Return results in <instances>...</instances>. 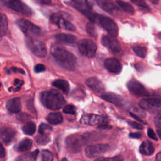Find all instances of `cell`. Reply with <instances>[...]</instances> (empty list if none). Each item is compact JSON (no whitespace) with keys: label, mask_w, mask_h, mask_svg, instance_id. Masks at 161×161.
<instances>
[{"label":"cell","mask_w":161,"mask_h":161,"mask_svg":"<svg viewBox=\"0 0 161 161\" xmlns=\"http://www.w3.org/2000/svg\"><path fill=\"white\" fill-rule=\"evenodd\" d=\"M139 106L143 109H150L153 108L161 107V97H153L142 99L139 102Z\"/></svg>","instance_id":"obj_16"},{"label":"cell","mask_w":161,"mask_h":161,"mask_svg":"<svg viewBox=\"0 0 161 161\" xmlns=\"http://www.w3.org/2000/svg\"><path fill=\"white\" fill-rule=\"evenodd\" d=\"M117 4L125 11L132 14L134 13V8L130 3L122 0H116Z\"/></svg>","instance_id":"obj_30"},{"label":"cell","mask_w":161,"mask_h":161,"mask_svg":"<svg viewBox=\"0 0 161 161\" xmlns=\"http://www.w3.org/2000/svg\"><path fill=\"white\" fill-rule=\"evenodd\" d=\"M16 131L10 127H3L0 129V140L5 145H10L16 140Z\"/></svg>","instance_id":"obj_14"},{"label":"cell","mask_w":161,"mask_h":161,"mask_svg":"<svg viewBox=\"0 0 161 161\" xmlns=\"http://www.w3.org/2000/svg\"><path fill=\"white\" fill-rule=\"evenodd\" d=\"M86 32L87 33V34L91 36V37H93V38H96V36H97V33H96V28H95V26L93 24L92 22H88L87 24H86Z\"/></svg>","instance_id":"obj_33"},{"label":"cell","mask_w":161,"mask_h":161,"mask_svg":"<svg viewBox=\"0 0 161 161\" xmlns=\"http://www.w3.org/2000/svg\"><path fill=\"white\" fill-rule=\"evenodd\" d=\"M1 84L0 83V88H1Z\"/></svg>","instance_id":"obj_54"},{"label":"cell","mask_w":161,"mask_h":161,"mask_svg":"<svg viewBox=\"0 0 161 161\" xmlns=\"http://www.w3.org/2000/svg\"><path fill=\"white\" fill-rule=\"evenodd\" d=\"M105 68L111 73L119 74L122 69V66L119 60L115 58H108L104 61Z\"/></svg>","instance_id":"obj_17"},{"label":"cell","mask_w":161,"mask_h":161,"mask_svg":"<svg viewBox=\"0 0 161 161\" xmlns=\"http://www.w3.org/2000/svg\"><path fill=\"white\" fill-rule=\"evenodd\" d=\"M47 120L52 125H58L63 121V117L60 113H50L47 116Z\"/></svg>","instance_id":"obj_27"},{"label":"cell","mask_w":161,"mask_h":161,"mask_svg":"<svg viewBox=\"0 0 161 161\" xmlns=\"http://www.w3.org/2000/svg\"><path fill=\"white\" fill-rule=\"evenodd\" d=\"M105 118L101 116L94 114H84L80 119V123L82 125L94 126L98 124L104 123Z\"/></svg>","instance_id":"obj_15"},{"label":"cell","mask_w":161,"mask_h":161,"mask_svg":"<svg viewBox=\"0 0 161 161\" xmlns=\"http://www.w3.org/2000/svg\"><path fill=\"white\" fill-rule=\"evenodd\" d=\"M52 130V128L46 123H41L38 127V133L40 134H45L47 131H50Z\"/></svg>","instance_id":"obj_37"},{"label":"cell","mask_w":161,"mask_h":161,"mask_svg":"<svg viewBox=\"0 0 161 161\" xmlns=\"http://www.w3.org/2000/svg\"><path fill=\"white\" fill-rule=\"evenodd\" d=\"M98 128H99V129H109V128H111V126H108L107 125H102L99 126Z\"/></svg>","instance_id":"obj_50"},{"label":"cell","mask_w":161,"mask_h":161,"mask_svg":"<svg viewBox=\"0 0 161 161\" xmlns=\"http://www.w3.org/2000/svg\"><path fill=\"white\" fill-rule=\"evenodd\" d=\"M39 4H49L51 3V0H35Z\"/></svg>","instance_id":"obj_47"},{"label":"cell","mask_w":161,"mask_h":161,"mask_svg":"<svg viewBox=\"0 0 161 161\" xmlns=\"http://www.w3.org/2000/svg\"><path fill=\"white\" fill-rule=\"evenodd\" d=\"M5 154H6L5 150L2 143L0 142V158H3L5 156Z\"/></svg>","instance_id":"obj_46"},{"label":"cell","mask_w":161,"mask_h":161,"mask_svg":"<svg viewBox=\"0 0 161 161\" xmlns=\"http://www.w3.org/2000/svg\"><path fill=\"white\" fill-rule=\"evenodd\" d=\"M38 152V150H35L31 152L25 153L18 157L15 161H36Z\"/></svg>","instance_id":"obj_25"},{"label":"cell","mask_w":161,"mask_h":161,"mask_svg":"<svg viewBox=\"0 0 161 161\" xmlns=\"http://www.w3.org/2000/svg\"><path fill=\"white\" fill-rule=\"evenodd\" d=\"M109 148V146L107 144L90 145L86 147L84 152L86 157L89 158H95L103 155Z\"/></svg>","instance_id":"obj_9"},{"label":"cell","mask_w":161,"mask_h":161,"mask_svg":"<svg viewBox=\"0 0 161 161\" xmlns=\"http://www.w3.org/2000/svg\"><path fill=\"white\" fill-rule=\"evenodd\" d=\"M129 136L132 138H140L142 136V135L140 133H130Z\"/></svg>","instance_id":"obj_45"},{"label":"cell","mask_w":161,"mask_h":161,"mask_svg":"<svg viewBox=\"0 0 161 161\" xmlns=\"http://www.w3.org/2000/svg\"><path fill=\"white\" fill-rule=\"evenodd\" d=\"M155 161H161V152H159L158 153H157V155H156Z\"/></svg>","instance_id":"obj_51"},{"label":"cell","mask_w":161,"mask_h":161,"mask_svg":"<svg viewBox=\"0 0 161 161\" xmlns=\"http://www.w3.org/2000/svg\"><path fill=\"white\" fill-rule=\"evenodd\" d=\"M154 124L157 128V133L161 139V114H157L154 118Z\"/></svg>","instance_id":"obj_35"},{"label":"cell","mask_w":161,"mask_h":161,"mask_svg":"<svg viewBox=\"0 0 161 161\" xmlns=\"http://www.w3.org/2000/svg\"><path fill=\"white\" fill-rule=\"evenodd\" d=\"M70 3L74 8L86 16L89 19L94 13L92 11L91 6L89 4L87 0H70Z\"/></svg>","instance_id":"obj_11"},{"label":"cell","mask_w":161,"mask_h":161,"mask_svg":"<svg viewBox=\"0 0 161 161\" xmlns=\"http://www.w3.org/2000/svg\"><path fill=\"white\" fill-rule=\"evenodd\" d=\"M101 97L117 106H122L124 104L121 97L112 92H104L101 95Z\"/></svg>","instance_id":"obj_18"},{"label":"cell","mask_w":161,"mask_h":161,"mask_svg":"<svg viewBox=\"0 0 161 161\" xmlns=\"http://www.w3.org/2000/svg\"><path fill=\"white\" fill-rule=\"evenodd\" d=\"M17 119L21 121V122H25V121H28L30 119V116L29 114L25 113H20V114H18L17 115Z\"/></svg>","instance_id":"obj_40"},{"label":"cell","mask_w":161,"mask_h":161,"mask_svg":"<svg viewBox=\"0 0 161 161\" xmlns=\"http://www.w3.org/2000/svg\"><path fill=\"white\" fill-rule=\"evenodd\" d=\"M63 112L66 114H75L76 113V108L74 106L69 104L65 106L63 109Z\"/></svg>","instance_id":"obj_38"},{"label":"cell","mask_w":161,"mask_h":161,"mask_svg":"<svg viewBox=\"0 0 161 161\" xmlns=\"http://www.w3.org/2000/svg\"><path fill=\"white\" fill-rule=\"evenodd\" d=\"M128 125L133 128H136L138 130L143 129V126L142 125V124L138 123L136 121H128Z\"/></svg>","instance_id":"obj_42"},{"label":"cell","mask_w":161,"mask_h":161,"mask_svg":"<svg viewBox=\"0 0 161 161\" xmlns=\"http://www.w3.org/2000/svg\"><path fill=\"white\" fill-rule=\"evenodd\" d=\"M8 28V23L6 16L0 13V36L5 35Z\"/></svg>","instance_id":"obj_28"},{"label":"cell","mask_w":161,"mask_h":161,"mask_svg":"<svg viewBox=\"0 0 161 161\" xmlns=\"http://www.w3.org/2000/svg\"><path fill=\"white\" fill-rule=\"evenodd\" d=\"M101 43L114 53H118L121 50V46L119 42L114 36L110 35L103 36L101 38Z\"/></svg>","instance_id":"obj_13"},{"label":"cell","mask_w":161,"mask_h":161,"mask_svg":"<svg viewBox=\"0 0 161 161\" xmlns=\"http://www.w3.org/2000/svg\"><path fill=\"white\" fill-rule=\"evenodd\" d=\"M69 14L64 12H58L52 14L50 17L51 21L58 27L69 31H75V27L69 20Z\"/></svg>","instance_id":"obj_5"},{"label":"cell","mask_w":161,"mask_h":161,"mask_svg":"<svg viewBox=\"0 0 161 161\" xmlns=\"http://www.w3.org/2000/svg\"><path fill=\"white\" fill-rule=\"evenodd\" d=\"M130 116H131L133 118H134L135 119H136L137 121H139L140 122H141L142 123H144V124H145V122L144 121H143L141 119H139V118L136 116V115H135V114H134L133 113H130Z\"/></svg>","instance_id":"obj_49"},{"label":"cell","mask_w":161,"mask_h":161,"mask_svg":"<svg viewBox=\"0 0 161 161\" xmlns=\"http://www.w3.org/2000/svg\"><path fill=\"white\" fill-rule=\"evenodd\" d=\"M41 161H53V155L48 150H43L41 152Z\"/></svg>","instance_id":"obj_34"},{"label":"cell","mask_w":161,"mask_h":161,"mask_svg":"<svg viewBox=\"0 0 161 161\" xmlns=\"http://www.w3.org/2000/svg\"><path fill=\"white\" fill-rule=\"evenodd\" d=\"M50 53L57 64L63 68L70 71L76 69V57L61 45L52 44L50 47Z\"/></svg>","instance_id":"obj_1"},{"label":"cell","mask_w":161,"mask_h":161,"mask_svg":"<svg viewBox=\"0 0 161 161\" xmlns=\"http://www.w3.org/2000/svg\"><path fill=\"white\" fill-rule=\"evenodd\" d=\"M11 69L14 72H18V73H21V74H25L24 70H23L22 69H20V68H17V67H11Z\"/></svg>","instance_id":"obj_44"},{"label":"cell","mask_w":161,"mask_h":161,"mask_svg":"<svg viewBox=\"0 0 161 161\" xmlns=\"http://www.w3.org/2000/svg\"><path fill=\"white\" fill-rule=\"evenodd\" d=\"M86 143V138L83 135L77 133L69 136L65 140L67 150L72 153L79 152Z\"/></svg>","instance_id":"obj_4"},{"label":"cell","mask_w":161,"mask_h":161,"mask_svg":"<svg viewBox=\"0 0 161 161\" xmlns=\"http://www.w3.org/2000/svg\"><path fill=\"white\" fill-rule=\"evenodd\" d=\"M16 23L21 31L27 35H38L40 33V28L28 20L21 18L17 20Z\"/></svg>","instance_id":"obj_8"},{"label":"cell","mask_w":161,"mask_h":161,"mask_svg":"<svg viewBox=\"0 0 161 161\" xmlns=\"http://www.w3.org/2000/svg\"><path fill=\"white\" fill-rule=\"evenodd\" d=\"M50 141V136L47 134H40L35 137V142L40 145H45Z\"/></svg>","instance_id":"obj_31"},{"label":"cell","mask_w":161,"mask_h":161,"mask_svg":"<svg viewBox=\"0 0 161 161\" xmlns=\"http://www.w3.org/2000/svg\"><path fill=\"white\" fill-rule=\"evenodd\" d=\"M23 84V81H21L18 79H16L14 81V85L16 86H21Z\"/></svg>","instance_id":"obj_48"},{"label":"cell","mask_w":161,"mask_h":161,"mask_svg":"<svg viewBox=\"0 0 161 161\" xmlns=\"http://www.w3.org/2000/svg\"><path fill=\"white\" fill-rule=\"evenodd\" d=\"M133 51L140 57L145 58L147 55L146 47L141 45H135L132 47Z\"/></svg>","instance_id":"obj_32"},{"label":"cell","mask_w":161,"mask_h":161,"mask_svg":"<svg viewBox=\"0 0 161 161\" xmlns=\"http://www.w3.org/2000/svg\"><path fill=\"white\" fill-rule=\"evenodd\" d=\"M77 47L80 53L87 58H92L94 57L97 45L92 40L89 39H82L77 43Z\"/></svg>","instance_id":"obj_6"},{"label":"cell","mask_w":161,"mask_h":161,"mask_svg":"<svg viewBox=\"0 0 161 161\" xmlns=\"http://www.w3.org/2000/svg\"><path fill=\"white\" fill-rule=\"evenodd\" d=\"M86 84L96 92H102L104 90V86L102 82L96 77H90L86 81Z\"/></svg>","instance_id":"obj_19"},{"label":"cell","mask_w":161,"mask_h":161,"mask_svg":"<svg viewBox=\"0 0 161 161\" xmlns=\"http://www.w3.org/2000/svg\"><path fill=\"white\" fill-rule=\"evenodd\" d=\"M52 86L61 90L65 94H67L69 91V84L64 79H57L52 82Z\"/></svg>","instance_id":"obj_26"},{"label":"cell","mask_w":161,"mask_h":161,"mask_svg":"<svg viewBox=\"0 0 161 161\" xmlns=\"http://www.w3.org/2000/svg\"><path fill=\"white\" fill-rule=\"evenodd\" d=\"M23 131L28 135H32L36 131V125L33 122L28 121L23 126Z\"/></svg>","instance_id":"obj_29"},{"label":"cell","mask_w":161,"mask_h":161,"mask_svg":"<svg viewBox=\"0 0 161 161\" xmlns=\"http://www.w3.org/2000/svg\"><path fill=\"white\" fill-rule=\"evenodd\" d=\"M150 1L153 4H157L159 2V0H150Z\"/></svg>","instance_id":"obj_52"},{"label":"cell","mask_w":161,"mask_h":161,"mask_svg":"<svg viewBox=\"0 0 161 161\" xmlns=\"http://www.w3.org/2000/svg\"><path fill=\"white\" fill-rule=\"evenodd\" d=\"M54 38L57 43L62 44L71 45L74 44L77 40L75 36L67 33H59L56 35Z\"/></svg>","instance_id":"obj_20"},{"label":"cell","mask_w":161,"mask_h":161,"mask_svg":"<svg viewBox=\"0 0 161 161\" xmlns=\"http://www.w3.org/2000/svg\"><path fill=\"white\" fill-rule=\"evenodd\" d=\"M6 4L9 8L24 15L30 16L32 14L31 8L21 0H6Z\"/></svg>","instance_id":"obj_10"},{"label":"cell","mask_w":161,"mask_h":161,"mask_svg":"<svg viewBox=\"0 0 161 161\" xmlns=\"http://www.w3.org/2000/svg\"><path fill=\"white\" fill-rule=\"evenodd\" d=\"M33 142L31 140L25 138L14 146V150L18 152L28 151L31 148Z\"/></svg>","instance_id":"obj_22"},{"label":"cell","mask_w":161,"mask_h":161,"mask_svg":"<svg viewBox=\"0 0 161 161\" xmlns=\"http://www.w3.org/2000/svg\"><path fill=\"white\" fill-rule=\"evenodd\" d=\"M123 158L121 155H117L113 157L109 158H104V157H99L95 159L94 161H123Z\"/></svg>","instance_id":"obj_36"},{"label":"cell","mask_w":161,"mask_h":161,"mask_svg":"<svg viewBox=\"0 0 161 161\" xmlns=\"http://www.w3.org/2000/svg\"><path fill=\"white\" fill-rule=\"evenodd\" d=\"M155 149L152 143L148 141H143L140 146V152L144 155H150L153 154Z\"/></svg>","instance_id":"obj_24"},{"label":"cell","mask_w":161,"mask_h":161,"mask_svg":"<svg viewBox=\"0 0 161 161\" xmlns=\"http://www.w3.org/2000/svg\"><path fill=\"white\" fill-rule=\"evenodd\" d=\"M127 87L129 91L136 96H147L148 92L145 87L138 80L132 79L127 83Z\"/></svg>","instance_id":"obj_12"},{"label":"cell","mask_w":161,"mask_h":161,"mask_svg":"<svg viewBox=\"0 0 161 161\" xmlns=\"http://www.w3.org/2000/svg\"><path fill=\"white\" fill-rule=\"evenodd\" d=\"M92 23L99 24L110 35L116 36L118 35V27L116 23L109 17L96 14Z\"/></svg>","instance_id":"obj_3"},{"label":"cell","mask_w":161,"mask_h":161,"mask_svg":"<svg viewBox=\"0 0 161 161\" xmlns=\"http://www.w3.org/2000/svg\"><path fill=\"white\" fill-rule=\"evenodd\" d=\"M96 1L101 8L108 13H111L113 11L118 9L117 6L113 3L110 2L108 0H96Z\"/></svg>","instance_id":"obj_23"},{"label":"cell","mask_w":161,"mask_h":161,"mask_svg":"<svg viewBox=\"0 0 161 161\" xmlns=\"http://www.w3.org/2000/svg\"><path fill=\"white\" fill-rule=\"evenodd\" d=\"M148 135L150 138L153 139V140H157V136H156V135L155 133L153 132V131L151 129V128H148Z\"/></svg>","instance_id":"obj_43"},{"label":"cell","mask_w":161,"mask_h":161,"mask_svg":"<svg viewBox=\"0 0 161 161\" xmlns=\"http://www.w3.org/2000/svg\"><path fill=\"white\" fill-rule=\"evenodd\" d=\"M26 44L30 50L38 57H44L47 55L45 45L40 40L28 37L26 38Z\"/></svg>","instance_id":"obj_7"},{"label":"cell","mask_w":161,"mask_h":161,"mask_svg":"<svg viewBox=\"0 0 161 161\" xmlns=\"http://www.w3.org/2000/svg\"><path fill=\"white\" fill-rule=\"evenodd\" d=\"M45 69H46L45 67L43 64H36L34 67V71L36 73H39V72H43V71L45 70Z\"/></svg>","instance_id":"obj_41"},{"label":"cell","mask_w":161,"mask_h":161,"mask_svg":"<svg viewBox=\"0 0 161 161\" xmlns=\"http://www.w3.org/2000/svg\"><path fill=\"white\" fill-rule=\"evenodd\" d=\"M40 98L43 106L52 110L61 109L66 103L64 96L55 89L42 92Z\"/></svg>","instance_id":"obj_2"},{"label":"cell","mask_w":161,"mask_h":161,"mask_svg":"<svg viewBox=\"0 0 161 161\" xmlns=\"http://www.w3.org/2000/svg\"><path fill=\"white\" fill-rule=\"evenodd\" d=\"M7 109L13 113H18L21 109V101L19 97H14L6 103Z\"/></svg>","instance_id":"obj_21"},{"label":"cell","mask_w":161,"mask_h":161,"mask_svg":"<svg viewBox=\"0 0 161 161\" xmlns=\"http://www.w3.org/2000/svg\"><path fill=\"white\" fill-rule=\"evenodd\" d=\"M61 161H68L67 160V158H63L62 159V160Z\"/></svg>","instance_id":"obj_53"},{"label":"cell","mask_w":161,"mask_h":161,"mask_svg":"<svg viewBox=\"0 0 161 161\" xmlns=\"http://www.w3.org/2000/svg\"><path fill=\"white\" fill-rule=\"evenodd\" d=\"M134 4L138 6L139 7L145 9H149V8L148 5L147 4L145 0H131Z\"/></svg>","instance_id":"obj_39"}]
</instances>
